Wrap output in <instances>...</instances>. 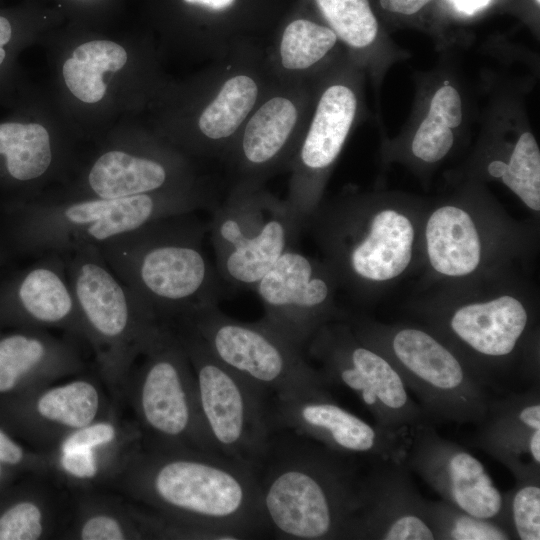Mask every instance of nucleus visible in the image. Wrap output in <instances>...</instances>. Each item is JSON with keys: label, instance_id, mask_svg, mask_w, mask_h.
<instances>
[{"label": "nucleus", "instance_id": "nucleus-1", "mask_svg": "<svg viewBox=\"0 0 540 540\" xmlns=\"http://www.w3.org/2000/svg\"><path fill=\"white\" fill-rule=\"evenodd\" d=\"M288 432L274 431L254 466L269 530L279 539L346 540L360 502L356 458Z\"/></svg>", "mask_w": 540, "mask_h": 540}, {"label": "nucleus", "instance_id": "nucleus-2", "mask_svg": "<svg viewBox=\"0 0 540 540\" xmlns=\"http://www.w3.org/2000/svg\"><path fill=\"white\" fill-rule=\"evenodd\" d=\"M196 213L154 220L99 247L117 278L157 320H183L218 305L222 280L204 250L208 224Z\"/></svg>", "mask_w": 540, "mask_h": 540}, {"label": "nucleus", "instance_id": "nucleus-3", "mask_svg": "<svg viewBox=\"0 0 540 540\" xmlns=\"http://www.w3.org/2000/svg\"><path fill=\"white\" fill-rule=\"evenodd\" d=\"M154 502L192 526L226 540L263 536L269 526L251 465L194 450L154 461L146 476Z\"/></svg>", "mask_w": 540, "mask_h": 540}, {"label": "nucleus", "instance_id": "nucleus-4", "mask_svg": "<svg viewBox=\"0 0 540 540\" xmlns=\"http://www.w3.org/2000/svg\"><path fill=\"white\" fill-rule=\"evenodd\" d=\"M205 187L120 198H60L27 206L19 230L29 253L67 255L105 242L157 219L213 207Z\"/></svg>", "mask_w": 540, "mask_h": 540}, {"label": "nucleus", "instance_id": "nucleus-5", "mask_svg": "<svg viewBox=\"0 0 540 540\" xmlns=\"http://www.w3.org/2000/svg\"><path fill=\"white\" fill-rule=\"evenodd\" d=\"M349 325L392 363L430 420L478 425L485 418L492 398L488 387L434 332Z\"/></svg>", "mask_w": 540, "mask_h": 540}, {"label": "nucleus", "instance_id": "nucleus-6", "mask_svg": "<svg viewBox=\"0 0 540 540\" xmlns=\"http://www.w3.org/2000/svg\"><path fill=\"white\" fill-rule=\"evenodd\" d=\"M309 222L336 280L356 291L400 276L412 260L415 227L398 209L351 198L317 208Z\"/></svg>", "mask_w": 540, "mask_h": 540}, {"label": "nucleus", "instance_id": "nucleus-7", "mask_svg": "<svg viewBox=\"0 0 540 540\" xmlns=\"http://www.w3.org/2000/svg\"><path fill=\"white\" fill-rule=\"evenodd\" d=\"M366 78L346 53L313 77L312 108L288 168L285 199L303 226L319 207L328 176L365 115Z\"/></svg>", "mask_w": 540, "mask_h": 540}, {"label": "nucleus", "instance_id": "nucleus-8", "mask_svg": "<svg viewBox=\"0 0 540 540\" xmlns=\"http://www.w3.org/2000/svg\"><path fill=\"white\" fill-rule=\"evenodd\" d=\"M208 233L221 280L252 289L290 248L304 227L286 200L263 185L233 184L213 206Z\"/></svg>", "mask_w": 540, "mask_h": 540}, {"label": "nucleus", "instance_id": "nucleus-9", "mask_svg": "<svg viewBox=\"0 0 540 540\" xmlns=\"http://www.w3.org/2000/svg\"><path fill=\"white\" fill-rule=\"evenodd\" d=\"M182 326L177 335L194 371L201 418L215 452L254 468L274 432L269 394L223 364L193 329Z\"/></svg>", "mask_w": 540, "mask_h": 540}, {"label": "nucleus", "instance_id": "nucleus-10", "mask_svg": "<svg viewBox=\"0 0 540 540\" xmlns=\"http://www.w3.org/2000/svg\"><path fill=\"white\" fill-rule=\"evenodd\" d=\"M181 322L198 334L218 360L273 397L292 399L327 389L303 351L261 319L242 322L211 305Z\"/></svg>", "mask_w": 540, "mask_h": 540}, {"label": "nucleus", "instance_id": "nucleus-11", "mask_svg": "<svg viewBox=\"0 0 540 540\" xmlns=\"http://www.w3.org/2000/svg\"><path fill=\"white\" fill-rule=\"evenodd\" d=\"M306 348L320 363L327 385L335 383L351 391L378 426L409 436L414 428L431 423L392 363L363 342L349 324L329 321Z\"/></svg>", "mask_w": 540, "mask_h": 540}, {"label": "nucleus", "instance_id": "nucleus-12", "mask_svg": "<svg viewBox=\"0 0 540 540\" xmlns=\"http://www.w3.org/2000/svg\"><path fill=\"white\" fill-rule=\"evenodd\" d=\"M313 94V78L274 77L223 160L233 177L232 185H263L288 171L310 116Z\"/></svg>", "mask_w": 540, "mask_h": 540}, {"label": "nucleus", "instance_id": "nucleus-13", "mask_svg": "<svg viewBox=\"0 0 540 540\" xmlns=\"http://www.w3.org/2000/svg\"><path fill=\"white\" fill-rule=\"evenodd\" d=\"M64 256L86 331L108 346L109 356L123 355L125 348L146 350L163 327L117 278L99 247L86 246Z\"/></svg>", "mask_w": 540, "mask_h": 540}, {"label": "nucleus", "instance_id": "nucleus-14", "mask_svg": "<svg viewBox=\"0 0 540 540\" xmlns=\"http://www.w3.org/2000/svg\"><path fill=\"white\" fill-rule=\"evenodd\" d=\"M273 80L265 52L253 43L215 59L195 117L193 150L223 161Z\"/></svg>", "mask_w": 540, "mask_h": 540}, {"label": "nucleus", "instance_id": "nucleus-15", "mask_svg": "<svg viewBox=\"0 0 540 540\" xmlns=\"http://www.w3.org/2000/svg\"><path fill=\"white\" fill-rule=\"evenodd\" d=\"M145 351L148 359L139 403L147 427L169 443L189 442L196 450L216 453L201 418L190 360L178 335L163 327Z\"/></svg>", "mask_w": 540, "mask_h": 540}, {"label": "nucleus", "instance_id": "nucleus-16", "mask_svg": "<svg viewBox=\"0 0 540 540\" xmlns=\"http://www.w3.org/2000/svg\"><path fill=\"white\" fill-rule=\"evenodd\" d=\"M474 110L471 93L454 64L441 61L416 76L412 111L400 134L387 141L388 147L418 165H437L467 135Z\"/></svg>", "mask_w": 540, "mask_h": 540}, {"label": "nucleus", "instance_id": "nucleus-17", "mask_svg": "<svg viewBox=\"0 0 540 540\" xmlns=\"http://www.w3.org/2000/svg\"><path fill=\"white\" fill-rule=\"evenodd\" d=\"M529 323L527 307L512 295L461 304L435 317L438 337L487 387L509 368Z\"/></svg>", "mask_w": 540, "mask_h": 540}, {"label": "nucleus", "instance_id": "nucleus-18", "mask_svg": "<svg viewBox=\"0 0 540 540\" xmlns=\"http://www.w3.org/2000/svg\"><path fill=\"white\" fill-rule=\"evenodd\" d=\"M336 281L327 264L288 249L254 288L264 309L261 320L303 351L334 317Z\"/></svg>", "mask_w": 540, "mask_h": 540}, {"label": "nucleus", "instance_id": "nucleus-19", "mask_svg": "<svg viewBox=\"0 0 540 540\" xmlns=\"http://www.w3.org/2000/svg\"><path fill=\"white\" fill-rule=\"evenodd\" d=\"M274 431L287 430L323 446L371 462H404L409 436L371 424L339 405L326 389L292 399H270Z\"/></svg>", "mask_w": 540, "mask_h": 540}, {"label": "nucleus", "instance_id": "nucleus-20", "mask_svg": "<svg viewBox=\"0 0 540 540\" xmlns=\"http://www.w3.org/2000/svg\"><path fill=\"white\" fill-rule=\"evenodd\" d=\"M404 462L442 500L503 526L504 494L483 463L466 448L440 436L431 423L410 432Z\"/></svg>", "mask_w": 540, "mask_h": 540}, {"label": "nucleus", "instance_id": "nucleus-21", "mask_svg": "<svg viewBox=\"0 0 540 540\" xmlns=\"http://www.w3.org/2000/svg\"><path fill=\"white\" fill-rule=\"evenodd\" d=\"M405 462L377 460L362 476L359 507L346 540H435L426 500Z\"/></svg>", "mask_w": 540, "mask_h": 540}, {"label": "nucleus", "instance_id": "nucleus-22", "mask_svg": "<svg viewBox=\"0 0 540 540\" xmlns=\"http://www.w3.org/2000/svg\"><path fill=\"white\" fill-rule=\"evenodd\" d=\"M472 438L477 448L505 466L515 481L540 479V389L492 396Z\"/></svg>", "mask_w": 540, "mask_h": 540}, {"label": "nucleus", "instance_id": "nucleus-23", "mask_svg": "<svg viewBox=\"0 0 540 540\" xmlns=\"http://www.w3.org/2000/svg\"><path fill=\"white\" fill-rule=\"evenodd\" d=\"M85 181L82 192L72 198L110 199L204 187L180 156L123 149L100 154L91 164Z\"/></svg>", "mask_w": 540, "mask_h": 540}, {"label": "nucleus", "instance_id": "nucleus-24", "mask_svg": "<svg viewBox=\"0 0 540 540\" xmlns=\"http://www.w3.org/2000/svg\"><path fill=\"white\" fill-rule=\"evenodd\" d=\"M320 21L337 35L348 57L379 90L387 72L409 57L390 36L372 0H313Z\"/></svg>", "mask_w": 540, "mask_h": 540}, {"label": "nucleus", "instance_id": "nucleus-25", "mask_svg": "<svg viewBox=\"0 0 540 540\" xmlns=\"http://www.w3.org/2000/svg\"><path fill=\"white\" fill-rule=\"evenodd\" d=\"M345 53L337 35L323 22L297 18L284 26L265 55L274 77L309 80Z\"/></svg>", "mask_w": 540, "mask_h": 540}, {"label": "nucleus", "instance_id": "nucleus-26", "mask_svg": "<svg viewBox=\"0 0 540 540\" xmlns=\"http://www.w3.org/2000/svg\"><path fill=\"white\" fill-rule=\"evenodd\" d=\"M13 296L19 311L34 323L85 329L68 279L64 255L40 256L18 279Z\"/></svg>", "mask_w": 540, "mask_h": 540}, {"label": "nucleus", "instance_id": "nucleus-27", "mask_svg": "<svg viewBox=\"0 0 540 540\" xmlns=\"http://www.w3.org/2000/svg\"><path fill=\"white\" fill-rule=\"evenodd\" d=\"M425 243L431 267L443 276H468L482 260V239L475 220L458 205H443L430 214Z\"/></svg>", "mask_w": 540, "mask_h": 540}, {"label": "nucleus", "instance_id": "nucleus-28", "mask_svg": "<svg viewBox=\"0 0 540 540\" xmlns=\"http://www.w3.org/2000/svg\"><path fill=\"white\" fill-rule=\"evenodd\" d=\"M0 156L7 174L19 182L44 178L54 164L49 132L37 123L0 124Z\"/></svg>", "mask_w": 540, "mask_h": 540}, {"label": "nucleus", "instance_id": "nucleus-29", "mask_svg": "<svg viewBox=\"0 0 540 540\" xmlns=\"http://www.w3.org/2000/svg\"><path fill=\"white\" fill-rule=\"evenodd\" d=\"M127 62V52L107 40L90 41L78 46L63 65L68 89L85 103H96L106 93L105 72H117Z\"/></svg>", "mask_w": 540, "mask_h": 540}, {"label": "nucleus", "instance_id": "nucleus-30", "mask_svg": "<svg viewBox=\"0 0 540 540\" xmlns=\"http://www.w3.org/2000/svg\"><path fill=\"white\" fill-rule=\"evenodd\" d=\"M98 409V391L84 380L51 388L41 395L37 403V410L43 418L73 429L92 423Z\"/></svg>", "mask_w": 540, "mask_h": 540}, {"label": "nucleus", "instance_id": "nucleus-31", "mask_svg": "<svg viewBox=\"0 0 540 540\" xmlns=\"http://www.w3.org/2000/svg\"><path fill=\"white\" fill-rule=\"evenodd\" d=\"M426 515L435 540H509L498 522L471 515L445 500H426Z\"/></svg>", "mask_w": 540, "mask_h": 540}, {"label": "nucleus", "instance_id": "nucleus-32", "mask_svg": "<svg viewBox=\"0 0 540 540\" xmlns=\"http://www.w3.org/2000/svg\"><path fill=\"white\" fill-rule=\"evenodd\" d=\"M503 526L512 539H540V479L515 481L504 494Z\"/></svg>", "mask_w": 540, "mask_h": 540}, {"label": "nucleus", "instance_id": "nucleus-33", "mask_svg": "<svg viewBox=\"0 0 540 540\" xmlns=\"http://www.w3.org/2000/svg\"><path fill=\"white\" fill-rule=\"evenodd\" d=\"M375 10L387 29L413 28L439 38L438 0H372Z\"/></svg>", "mask_w": 540, "mask_h": 540}, {"label": "nucleus", "instance_id": "nucleus-34", "mask_svg": "<svg viewBox=\"0 0 540 540\" xmlns=\"http://www.w3.org/2000/svg\"><path fill=\"white\" fill-rule=\"evenodd\" d=\"M508 0H438L437 19L440 49H447L450 43L456 42L466 25L480 20L494 11H502Z\"/></svg>", "mask_w": 540, "mask_h": 540}, {"label": "nucleus", "instance_id": "nucleus-35", "mask_svg": "<svg viewBox=\"0 0 540 540\" xmlns=\"http://www.w3.org/2000/svg\"><path fill=\"white\" fill-rule=\"evenodd\" d=\"M43 531L42 513L32 502H21L0 517V540H35Z\"/></svg>", "mask_w": 540, "mask_h": 540}, {"label": "nucleus", "instance_id": "nucleus-36", "mask_svg": "<svg viewBox=\"0 0 540 540\" xmlns=\"http://www.w3.org/2000/svg\"><path fill=\"white\" fill-rule=\"evenodd\" d=\"M115 427L107 422L88 424L76 429L62 443L61 450L72 448H92L105 445L114 440Z\"/></svg>", "mask_w": 540, "mask_h": 540}, {"label": "nucleus", "instance_id": "nucleus-37", "mask_svg": "<svg viewBox=\"0 0 540 540\" xmlns=\"http://www.w3.org/2000/svg\"><path fill=\"white\" fill-rule=\"evenodd\" d=\"M60 463L68 474L80 479L92 478L98 471L97 459L92 448L61 450Z\"/></svg>", "mask_w": 540, "mask_h": 540}, {"label": "nucleus", "instance_id": "nucleus-38", "mask_svg": "<svg viewBox=\"0 0 540 540\" xmlns=\"http://www.w3.org/2000/svg\"><path fill=\"white\" fill-rule=\"evenodd\" d=\"M84 540H121L125 535L118 521L107 515L89 518L80 533Z\"/></svg>", "mask_w": 540, "mask_h": 540}, {"label": "nucleus", "instance_id": "nucleus-39", "mask_svg": "<svg viewBox=\"0 0 540 540\" xmlns=\"http://www.w3.org/2000/svg\"><path fill=\"white\" fill-rule=\"evenodd\" d=\"M502 11L516 15L534 34L539 35L540 0H508Z\"/></svg>", "mask_w": 540, "mask_h": 540}, {"label": "nucleus", "instance_id": "nucleus-40", "mask_svg": "<svg viewBox=\"0 0 540 540\" xmlns=\"http://www.w3.org/2000/svg\"><path fill=\"white\" fill-rule=\"evenodd\" d=\"M22 449L6 434L0 431V461L17 464L22 460Z\"/></svg>", "mask_w": 540, "mask_h": 540}, {"label": "nucleus", "instance_id": "nucleus-41", "mask_svg": "<svg viewBox=\"0 0 540 540\" xmlns=\"http://www.w3.org/2000/svg\"><path fill=\"white\" fill-rule=\"evenodd\" d=\"M21 375L18 371L0 355V392L12 389Z\"/></svg>", "mask_w": 540, "mask_h": 540}, {"label": "nucleus", "instance_id": "nucleus-42", "mask_svg": "<svg viewBox=\"0 0 540 540\" xmlns=\"http://www.w3.org/2000/svg\"><path fill=\"white\" fill-rule=\"evenodd\" d=\"M184 2L201 7L211 13L228 11L237 0H183Z\"/></svg>", "mask_w": 540, "mask_h": 540}, {"label": "nucleus", "instance_id": "nucleus-43", "mask_svg": "<svg viewBox=\"0 0 540 540\" xmlns=\"http://www.w3.org/2000/svg\"><path fill=\"white\" fill-rule=\"evenodd\" d=\"M11 36V24L6 18L0 16V65L3 63L6 56L3 46L9 42Z\"/></svg>", "mask_w": 540, "mask_h": 540}]
</instances>
